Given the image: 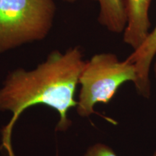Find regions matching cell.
<instances>
[{
  "mask_svg": "<svg viewBox=\"0 0 156 156\" xmlns=\"http://www.w3.org/2000/svg\"><path fill=\"white\" fill-rule=\"evenodd\" d=\"M61 1L65 2L67 3H75V2L77 1V0H61Z\"/></svg>",
  "mask_w": 156,
  "mask_h": 156,
  "instance_id": "obj_9",
  "label": "cell"
},
{
  "mask_svg": "<svg viewBox=\"0 0 156 156\" xmlns=\"http://www.w3.org/2000/svg\"><path fill=\"white\" fill-rule=\"evenodd\" d=\"M83 156H118L114 150L103 143H96L90 146ZM153 156H156V151Z\"/></svg>",
  "mask_w": 156,
  "mask_h": 156,
  "instance_id": "obj_7",
  "label": "cell"
},
{
  "mask_svg": "<svg viewBox=\"0 0 156 156\" xmlns=\"http://www.w3.org/2000/svg\"><path fill=\"white\" fill-rule=\"evenodd\" d=\"M152 0H124L126 23L123 41L133 51L138 49L149 36V11Z\"/></svg>",
  "mask_w": 156,
  "mask_h": 156,
  "instance_id": "obj_4",
  "label": "cell"
},
{
  "mask_svg": "<svg viewBox=\"0 0 156 156\" xmlns=\"http://www.w3.org/2000/svg\"><path fill=\"white\" fill-rule=\"evenodd\" d=\"M156 54V25L140 47L126 58L135 64L137 80L134 86L140 95L149 98L151 94L150 71Z\"/></svg>",
  "mask_w": 156,
  "mask_h": 156,
  "instance_id": "obj_5",
  "label": "cell"
},
{
  "mask_svg": "<svg viewBox=\"0 0 156 156\" xmlns=\"http://www.w3.org/2000/svg\"><path fill=\"white\" fill-rule=\"evenodd\" d=\"M85 62L80 46L64 53L55 50L34 69H17L7 75L0 88V111H9L12 117L2 130V148L7 156H15L12 148V129L25 109L45 105L58 113L57 131H65L71 125L67 112L77 107L75 93Z\"/></svg>",
  "mask_w": 156,
  "mask_h": 156,
  "instance_id": "obj_1",
  "label": "cell"
},
{
  "mask_svg": "<svg viewBox=\"0 0 156 156\" xmlns=\"http://www.w3.org/2000/svg\"><path fill=\"white\" fill-rule=\"evenodd\" d=\"M154 64H153V73H154V76H155V78L156 80V54L155 56V58L153 59Z\"/></svg>",
  "mask_w": 156,
  "mask_h": 156,
  "instance_id": "obj_8",
  "label": "cell"
},
{
  "mask_svg": "<svg viewBox=\"0 0 156 156\" xmlns=\"http://www.w3.org/2000/svg\"><path fill=\"white\" fill-rule=\"evenodd\" d=\"M99 5L98 21L99 24L113 34L124 32L126 17L124 0H90Z\"/></svg>",
  "mask_w": 156,
  "mask_h": 156,
  "instance_id": "obj_6",
  "label": "cell"
},
{
  "mask_svg": "<svg viewBox=\"0 0 156 156\" xmlns=\"http://www.w3.org/2000/svg\"><path fill=\"white\" fill-rule=\"evenodd\" d=\"M56 12L54 0H0V54L46 38Z\"/></svg>",
  "mask_w": 156,
  "mask_h": 156,
  "instance_id": "obj_2",
  "label": "cell"
},
{
  "mask_svg": "<svg viewBox=\"0 0 156 156\" xmlns=\"http://www.w3.org/2000/svg\"><path fill=\"white\" fill-rule=\"evenodd\" d=\"M137 80L136 66L128 59L120 61L115 54L99 53L85 62L80 77L81 88L77 112L82 117L94 112L99 103H108L124 83Z\"/></svg>",
  "mask_w": 156,
  "mask_h": 156,
  "instance_id": "obj_3",
  "label": "cell"
}]
</instances>
